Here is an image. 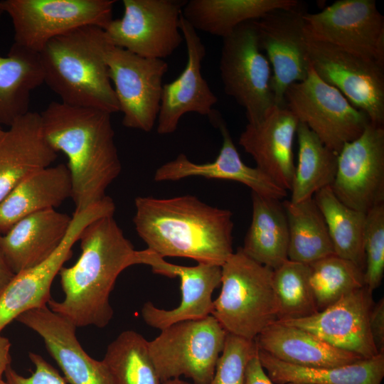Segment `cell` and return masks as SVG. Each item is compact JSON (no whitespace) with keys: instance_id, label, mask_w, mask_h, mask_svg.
<instances>
[{"instance_id":"obj_34","label":"cell","mask_w":384,"mask_h":384,"mask_svg":"<svg viewBox=\"0 0 384 384\" xmlns=\"http://www.w3.org/2000/svg\"><path fill=\"white\" fill-rule=\"evenodd\" d=\"M112 384H162L150 356L148 341L133 330L118 335L104 358Z\"/></svg>"},{"instance_id":"obj_5","label":"cell","mask_w":384,"mask_h":384,"mask_svg":"<svg viewBox=\"0 0 384 384\" xmlns=\"http://www.w3.org/2000/svg\"><path fill=\"white\" fill-rule=\"evenodd\" d=\"M272 273L241 247L221 266V290L213 300L211 315L227 333L255 340L277 320Z\"/></svg>"},{"instance_id":"obj_10","label":"cell","mask_w":384,"mask_h":384,"mask_svg":"<svg viewBox=\"0 0 384 384\" xmlns=\"http://www.w3.org/2000/svg\"><path fill=\"white\" fill-rule=\"evenodd\" d=\"M186 0H123L124 14L104 29L108 41L144 58L170 56L184 41L180 18Z\"/></svg>"},{"instance_id":"obj_38","label":"cell","mask_w":384,"mask_h":384,"mask_svg":"<svg viewBox=\"0 0 384 384\" xmlns=\"http://www.w3.org/2000/svg\"><path fill=\"white\" fill-rule=\"evenodd\" d=\"M363 245L364 282L373 292L380 286L384 274V204L366 213Z\"/></svg>"},{"instance_id":"obj_33","label":"cell","mask_w":384,"mask_h":384,"mask_svg":"<svg viewBox=\"0 0 384 384\" xmlns=\"http://www.w3.org/2000/svg\"><path fill=\"white\" fill-rule=\"evenodd\" d=\"M313 197L324 218L334 254L351 261L364 271L366 213L341 203L331 186L318 191Z\"/></svg>"},{"instance_id":"obj_18","label":"cell","mask_w":384,"mask_h":384,"mask_svg":"<svg viewBox=\"0 0 384 384\" xmlns=\"http://www.w3.org/2000/svg\"><path fill=\"white\" fill-rule=\"evenodd\" d=\"M366 285L341 297L324 310L307 317L278 321L309 331L338 348L364 359L378 353L369 327L374 302Z\"/></svg>"},{"instance_id":"obj_32","label":"cell","mask_w":384,"mask_h":384,"mask_svg":"<svg viewBox=\"0 0 384 384\" xmlns=\"http://www.w3.org/2000/svg\"><path fill=\"white\" fill-rule=\"evenodd\" d=\"M297 137L298 159L289 200L294 203L311 198L318 191L331 186L338 159V154L302 122L299 123Z\"/></svg>"},{"instance_id":"obj_3","label":"cell","mask_w":384,"mask_h":384,"mask_svg":"<svg viewBox=\"0 0 384 384\" xmlns=\"http://www.w3.org/2000/svg\"><path fill=\"white\" fill-rule=\"evenodd\" d=\"M110 113L52 102L40 113L45 137L68 158L75 211L102 201L122 164Z\"/></svg>"},{"instance_id":"obj_20","label":"cell","mask_w":384,"mask_h":384,"mask_svg":"<svg viewBox=\"0 0 384 384\" xmlns=\"http://www.w3.org/2000/svg\"><path fill=\"white\" fill-rule=\"evenodd\" d=\"M16 321L38 334L70 384H112L103 361L90 356L76 336L77 327L48 306L27 311Z\"/></svg>"},{"instance_id":"obj_29","label":"cell","mask_w":384,"mask_h":384,"mask_svg":"<svg viewBox=\"0 0 384 384\" xmlns=\"http://www.w3.org/2000/svg\"><path fill=\"white\" fill-rule=\"evenodd\" d=\"M260 363L275 384H381L384 353L334 368H309L279 361L258 348Z\"/></svg>"},{"instance_id":"obj_19","label":"cell","mask_w":384,"mask_h":384,"mask_svg":"<svg viewBox=\"0 0 384 384\" xmlns=\"http://www.w3.org/2000/svg\"><path fill=\"white\" fill-rule=\"evenodd\" d=\"M180 29L186 42L187 63L182 73L171 82L164 84L157 117L158 134L174 132L182 117L188 112L213 117L217 96L201 73L206 48L197 31L185 20L182 14Z\"/></svg>"},{"instance_id":"obj_35","label":"cell","mask_w":384,"mask_h":384,"mask_svg":"<svg viewBox=\"0 0 384 384\" xmlns=\"http://www.w3.org/2000/svg\"><path fill=\"white\" fill-rule=\"evenodd\" d=\"M309 276V265L289 260L273 270L277 321L302 319L319 311Z\"/></svg>"},{"instance_id":"obj_4","label":"cell","mask_w":384,"mask_h":384,"mask_svg":"<svg viewBox=\"0 0 384 384\" xmlns=\"http://www.w3.org/2000/svg\"><path fill=\"white\" fill-rule=\"evenodd\" d=\"M102 28L85 26L57 36L39 53L44 83L73 107L119 112L106 61Z\"/></svg>"},{"instance_id":"obj_36","label":"cell","mask_w":384,"mask_h":384,"mask_svg":"<svg viewBox=\"0 0 384 384\" xmlns=\"http://www.w3.org/2000/svg\"><path fill=\"white\" fill-rule=\"evenodd\" d=\"M309 282L319 311L365 286L364 271L350 260L331 255L309 265Z\"/></svg>"},{"instance_id":"obj_27","label":"cell","mask_w":384,"mask_h":384,"mask_svg":"<svg viewBox=\"0 0 384 384\" xmlns=\"http://www.w3.org/2000/svg\"><path fill=\"white\" fill-rule=\"evenodd\" d=\"M299 6L297 0H189L183 7L182 16L196 31L223 38L243 23L272 11Z\"/></svg>"},{"instance_id":"obj_31","label":"cell","mask_w":384,"mask_h":384,"mask_svg":"<svg viewBox=\"0 0 384 384\" xmlns=\"http://www.w3.org/2000/svg\"><path fill=\"white\" fill-rule=\"evenodd\" d=\"M289 228L288 259L309 265L335 255L324 218L314 197L282 203Z\"/></svg>"},{"instance_id":"obj_46","label":"cell","mask_w":384,"mask_h":384,"mask_svg":"<svg viewBox=\"0 0 384 384\" xmlns=\"http://www.w3.org/2000/svg\"><path fill=\"white\" fill-rule=\"evenodd\" d=\"M4 129L2 128V124L0 123V137L3 134Z\"/></svg>"},{"instance_id":"obj_7","label":"cell","mask_w":384,"mask_h":384,"mask_svg":"<svg viewBox=\"0 0 384 384\" xmlns=\"http://www.w3.org/2000/svg\"><path fill=\"white\" fill-rule=\"evenodd\" d=\"M284 107L337 154L345 144L357 139L370 122L364 112L355 107L338 89L322 80L311 65L304 80L287 87Z\"/></svg>"},{"instance_id":"obj_42","label":"cell","mask_w":384,"mask_h":384,"mask_svg":"<svg viewBox=\"0 0 384 384\" xmlns=\"http://www.w3.org/2000/svg\"><path fill=\"white\" fill-rule=\"evenodd\" d=\"M10 341L0 334V381L11 363Z\"/></svg>"},{"instance_id":"obj_37","label":"cell","mask_w":384,"mask_h":384,"mask_svg":"<svg viewBox=\"0 0 384 384\" xmlns=\"http://www.w3.org/2000/svg\"><path fill=\"white\" fill-rule=\"evenodd\" d=\"M257 351L255 340L228 333L214 375L208 384H246L247 364Z\"/></svg>"},{"instance_id":"obj_22","label":"cell","mask_w":384,"mask_h":384,"mask_svg":"<svg viewBox=\"0 0 384 384\" xmlns=\"http://www.w3.org/2000/svg\"><path fill=\"white\" fill-rule=\"evenodd\" d=\"M212 120L219 128L223 144L220 152L213 162L197 164L183 154L159 166L155 171V181H178L191 176L229 180L240 182L258 195L281 200L287 191L276 184L257 167L246 165L233 142L230 132L222 119L215 115Z\"/></svg>"},{"instance_id":"obj_24","label":"cell","mask_w":384,"mask_h":384,"mask_svg":"<svg viewBox=\"0 0 384 384\" xmlns=\"http://www.w3.org/2000/svg\"><path fill=\"white\" fill-rule=\"evenodd\" d=\"M72 217L55 209L26 216L4 235L1 243L10 270L15 274L31 268L50 257L69 228Z\"/></svg>"},{"instance_id":"obj_2","label":"cell","mask_w":384,"mask_h":384,"mask_svg":"<svg viewBox=\"0 0 384 384\" xmlns=\"http://www.w3.org/2000/svg\"><path fill=\"white\" fill-rule=\"evenodd\" d=\"M78 240V260L58 273L64 298L60 302L50 299L47 305L76 327L104 328L114 314L111 292L120 273L134 265L136 250L113 215L89 223Z\"/></svg>"},{"instance_id":"obj_44","label":"cell","mask_w":384,"mask_h":384,"mask_svg":"<svg viewBox=\"0 0 384 384\" xmlns=\"http://www.w3.org/2000/svg\"><path fill=\"white\" fill-rule=\"evenodd\" d=\"M162 384H193V383L183 380L181 378H173V379H170V380L163 382Z\"/></svg>"},{"instance_id":"obj_9","label":"cell","mask_w":384,"mask_h":384,"mask_svg":"<svg viewBox=\"0 0 384 384\" xmlns=\"http://www.w3.org/2000/svg\"><path fill=\"white\" fill-rule=\"evenodd\" d=\"M219 69L225 94L245 109L247 123L261 120L276 106L271 66L260 48L253 21L223 38Z\"/></svg>"},{"instance_id":"obj_16","label":"cell","mask_w":384,"mask_h":384,"mask_svg":"<svg viewBox=\"0 0 384 384\" xmlns=\"http://www.w3.org/2000/svg\"><path fill=\"white\" fill-rule=\"evenodd\" d=\"M140 264L149 266L154 273L170 278L178 277L181 282V300L177 307L163 309L151 302L143 305L141 314L147 325L162 330L178 321L211 315L212 294L220 285L221 266L206 263L191 267L178 265L166 262L147 248L135 252L134 265Z\"/></svg>"},{"instance_id":"obj_21","label":"cell","mask_w":384,"mask_h":384,"mask_svg":"<svg viewBox=\"0 0 384 384\" xmlns=\"http://www.w3.org/2000/svg\"><path fill=\"white\" fill-rule=\"evenodd\" d=\"M299 123L288 109L275 106L261 120L247 123L239 137L256 167L287 191L294 175L293 143Z\"/></svg>"},{"instance_id":"obj_40","label":"cell","mask_w":384,"mask_h":384,"mask_svg":"<svg viewBox=\"0 0 384 384\" xmlns=\"http://www.w3.org/2000/svg\"><path fill=\"white\" fill-rule=\"evenodd\" d=\"M370 334L378 353H384V299L375 303L370 315Z\"/></svg>"},{"instance_id":"obj_6","label":"cell","mask_w":384,"mask_h":384,"mask_svg":"<svg viewBox=\"0 0 384 384\" xmlns=\"http://www.w3.org/2000/svg\"><path fill=\"white\" fill-rule=\"evenodd\" d=\"M227 334L212 315L178 321L161 330L148 341V348L162 383L185 376L193 384H208Z\"/></svg>"},{"instance_id":"obj_12","label":"cell","mask_w":384,"mask_h":384,"mask_svg":"<svg viewBox=\"0 0 384 384\" xmlns=\"http://www.w3.org/2000/svg\"><path fill=\"white\" fill-rule=\"evenodd\" d=\"M106 61L123 114L122 124L150 132L157 119L168 63L163 59L139 56L110 42Z\"/></svg>"},{"instance_id":"obj_14","label":"cell","mask_w":384,"mask_h":384,"mask_svg":"<svg viewBox=\"0 0 384 384\" xmlns=\"http://www.w3.org/2000/svg\"><path fill=\"white\" fill-rule=\"evenodd\" d=\"M331 188L348 207L368 213L384 204V127L369 123L355 140L343 145Z\"/></svg>"},{"instance_id":"obj_30","label":"cell","mask_w":384,"mask_h":384,"mask_svg":"<svg viewBox=\"0 0 384 384\" xmlns=\"http://www.w3.org/2000/svg\"><path fill=\"white\" fill-rule=\"evenodd\" d=\"M44 83L39 53L13 43L0 56V123L9 127L29 111L32 91Z\"/></svg>"},{"instance_id":"obj_41","label":"cell","mask_w":384,"mask_h":384,"mask_svg":"<svg viewBox=\"0 0 384 384\" xmlns=\"http://www.w3.org/2000/svg\"><path fill=\"white\" fill-rule=\"evenodd\" d=\"M246 384H274L267 375L258 357V351L249 361L246 370ZM287 384H297L289 383Z\"/></svg>"},{"instance_id":"obj_25","label":"cell","mask_w":384,"mask_h":384,"mask_svg":"<svg viewBox=\"0 0 384 384\" xmlns=\"http://www.w3.org/2000/svg\"><path fill=\"white\" fill-rule=\"evenodd\" d=\"M257 348L271 356L293 365L334 368L364 359L299 328L276 321L255 339Z\"/></svg>"},{"instance_id":"obj_23","label":"cell","mask_w":384,"mask_h":384,"mask_svg":"<svg viewBox=\"0 0 384 384\" xmlns=\"http://www.w3.org/2000/svg\"><path fill=\"white\" fill-rule=\"evenodd\" d=\"M57 155L40 113L30 111L14 122L0 137V201L26 177L51 166Z\"/></svg>"},{"instance_id":"obj_8","label":"cell","mask_w":384,"mask_h":384,"mask_svg":"<svg viewBox=\"0 0 384 384\" xmlns=\"http://www.w3.org/2000/svg\"><path fill=\"white\" fill-rule=\"evenodd\" d=\"M114 0H5L14 43L40 53L51 39L85 26L103 30L112 18Z\"/></svg>"},{"instance_id":"obj_17","label":"cell","mask_w":384,"mask_h":384,"mask_svg":"<svg viewBox=\"0 0 384 384\" xmlns=\"http://www.w3.org/2000/svg\"><path fill=\"white\" fill-rule=\"evenodd\" d=\"M101 215L96 206L75 211L67 233L54 252L40 264L14 274L0 293V334L23 313L47 306L52 283L72 256L74 244L83 229Z\"/></svg>"},{"instance_id":"obj_43","label":"cell","mask_w":384,"mask_h":384,"mask_svg":"<svg viewBox=\"0 0 384 384\" xmlns=\"http://www.w3.org/2000/svg\"><path fill=\"white\" fill-rule=\"evenodd\" d=\"M1 236L0 234V293L14 276V274L8 266L3 254L1 243Z\"/></svg>"},{"instance_id":"obj_28","label":"cell","mask_w":384,"mask_h":384,"mask_svg":"<svg viewBox=\"0 0 384 384\" xmlns=\"http://www.w3.org/2000/svg\"><path fill=\"white\" fill-rule=\"evenodd\" d=\"M279 201L252 192V220L241 247L247 256L273 270L289 260L288 223Z\"/></svg>"},{"instance_id":"obj_11","label":"cell","mask_w":384,"mask_h":384,"mask_svg":"<svg viewBox=\"0 0 384 384\" xmlns=\"http://www.w3.org/2000/svg\"><path fill=\"white\" fill-rule=\"evenodd\" d=\"M305 34L384 67V17L374 0H338L304 13Z\"/></svg>"},{"instance_id":"obj_13","label":"cell","mask_w":384,"mask_h":384,"mask_svg":"<svg viewBox=\"0 0 384 384\" xmlns=\"http://www.w3.org/2000/svg\"><path fill=\"white\" fill-rule=\"evenodd\" d=\"M305 36L309 63L317 75L364 112L370 123L383 126L384 67Z\"/></svg>"},{"instance_id":"obj_15","label":"cell","mask_w":384,"mask_h":384,"mask_svg":"<svg viewBox=\"0 0 384 384\" xmlns=\"http://www.w3.org/2000/svg\"><path fill=\"white\" fill-rule=\"evenodd\" d=\"M304 13L299 6L272 11L253 21L260 48L272 68L271 90L275 105L279 107H285L287 87L304 80L310 68Z\"/></svg>"},{"instance_id":"obj_1","label":"cell","mask_w":384,"mask_h":384,"mask_svg":"<svg viewBox=\"0 0 384 384\" xmlns=\"http://www.w3.org/2000/svg\"><path fill=\"white\" fill-rule=\"evenodd\" d=\"M135 229L161 257H181L222 266L234 252L233 213L191 195L134 200Z\"/></svg>"},{"instance_id":"obj_47","label":"cell","mask_w":384,"mask_h":384,"mask_svg":"<svg viewBox=\"0 0 384 384\" xmlns=\"http://www.w3.org/2000/svg\"><path fill=\"white\" fill-rule=\"evenodd\" d=\"M0 384H6V381L2 380L0 381Z\"/></svg>"},{"instance_id":"obj_45","label":"cell","mask_w":384,"mask_h":384,"mask_svg":"<svg viewBox=\"0 0 384 384\" xmlns=\"http://www.w3.org/2000/svg\"><path fill=\"white\" fill-rule=\"evenodd\" d=\"M5 13H6V11H5L3 1H0V20H1V18L3 16V14H5Z\"/></svg>"},{"instance_id":"obj_26","label":"cell","mask_w":384,"mask_h":384,"mask_svg":"<svg viewBox=\"0 0 384 384\" xmlns=\"http://www.w3.org/2000/svg\"><path fill=\"white\" fill-rule=\"evenodd\" d=\"M68 166L59 164L40 169L23 179L0 201V234L33 213L55 209L72 198Z\"/></svg>"},{"instance_id":"obj_39","label":"cell","mask_w":384,"mask_h":384,"mask_svg":"<svg viewBox=\"0 0 384 384\" xmlns=\"http://www.w3.org/2000/svg\"><path fill=\"white\" fill-rule=\"evenodd\" d=\"M28 357L35 368L32 374L24 377L10 365L4 373L6 384H66L65 378L41 356L30 352Z\"/></svg>"}]
</instances>
